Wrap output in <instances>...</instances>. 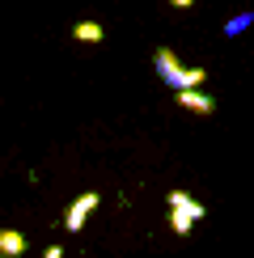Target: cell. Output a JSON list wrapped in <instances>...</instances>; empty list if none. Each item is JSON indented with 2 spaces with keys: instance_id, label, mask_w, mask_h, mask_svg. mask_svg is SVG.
<instances>
[{
  "instance_id": "cell-2",
  "label": "cell",
  "mask_w": 254,
  "mask_h": 258,
  "mask_svg": "<svg viewBox=\"0 0 254 258\" xmlns=\"http://www.w3.org/2000/svg\"><path fill=\"white\" fill-rule=\"evenodd\" d=\"M204 216H208V208L199 199H190L186 190H169V229H174L178 237H190V229Z\"/></svg>"
},
{
  "instance_id": "cell-7",
  "label": "cell",
  "mask_w": 254,
  "mask_h": 258,
  "mask_svg": "<svg viewBox=\"0 0 254 258\" xmlns=\"http://www.w3.org/2000/svg\"><path fill=\"white\" fill-rule=\"evenodd\" d=\"M250 26H254V13L246 9V13H237V17H229V21H225V38H233V34H246Z\"/></svg>"
},
{
  "instance_id": "cell-6",
  "label": "cell",
  "mask_w": 254,
  "mask_h": 258,
  "mask_svg": "<svg viewBox=\"0 0 254 258\" xmlns=\"http://www.w3.org/2000/svg\"><path fill=\"white\" fill-rule=\"evenodd\" d=\"M72 38H77V42H102L106 38V26H102V21H77V26H72Z\"/></svg>"
},
{
  "instance_id": "cell-9",
  "label": "cell",
  "mask_w": 254,
  "mask_h": 258,
  "mask_svg": "<svg viewBox=\"0 0 254 258\" xmlns=\"http://www.w3.org/2000/svg\"><path fill=\"white\" fill-rule=\"evenodd\" d=\"M165 5H169V9H190L195 0H165Z\"/></svg>"
},
{
  "instance_id": "cell-1",
  "label": "cell",
  "mask_w": 254,
  "mask_h": 258,
  "mask_svg": "<svg viewBox=\"0 0 254 258\" xmlns=\"http://www.w3.org/2000/svg\"><path fill=\"white\" fill-rule=\"evenodd\" d=\"M153 72L165 81V89H199V85H208V68H182L178 51H169V47L153 51Z\"/></svg>"
},
{
  "instance_id": "cell-5",
  "label": "cell",
  "mask_w": 254,
  "mask_h": 258,
  "mask_svg": "<svg viewBox=\"0 0 254 258\" xmlns=\"http://www.w3.org/2000/svg\"><path fill=\"white\" fill-rule=\"evenodd\" d=\"M26 233L21 229H0V258H21L26 254Z\"/></svg>"
},
{
  "instance_id": "cell-4",
  "label": "cell",
  "mask_w": 254,
  "mask_h": 258,
  "mask_svg": "<svg viewBox=\"0 0 254 258\" xmlns=\"http://www.w3.org/2000/svg\"><path fill=\"white\" fill-rule=\"evenodd\" d=\"M174 102L182 106V110H190V114H216V98H212V93L204 89V85H199V89H174Z\"/></svg>"
},
{
  "instance_id": "cell-8",
  "label": "cell",
  "mask_w": 254,
  "mask_h": 258,
  "mask_svg": "<svg viewBox=\"0 0 254 258\" xmlns=\"http://www.w3.org/2000/svg\"><path fill=\"white\" fill-rule=\"evenodd\" d=\"M42 258H64V250H59V245H47V250H42Z\"/></svg>"
},
{
  "instance_id": "cell-3",
  "label": "cell",
  "mask_w": 254,
  "mask_h": 258,
  "mask_svg": "<svg viewBox=\"0 0 254 258\" xmlns=\"http://www.w3.org/2000/svg\"><path fill=\"white\" fill-rule=\"evenodd\" d=\"M98 203H102V195H98V190H85V195L72 203L68 212H64V229H68V233H81L85 224H89V216L98 212Z\"/></svg>"
}]
</instances>
